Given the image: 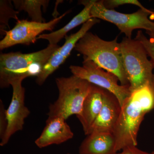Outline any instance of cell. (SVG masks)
<instances>
[{"label": "cell", "instance_id": "obj_1", "mask_svg": "<svg viewBox=\"0 0 154 154\" xmlns=\"http://www.w3.org/2000/svg\"><path fill=\"white\" fill-rule=\"evenodd\" d=\"M154 109L152 83L131 92L121 106L113 129L115 152L137 144L138 133L145 116Z\"/></svg>", "mask_w": 154, "mask_h": 154}, {"label": "cell", "instance_id": "obj_2", "mask_svg": "<svg viewBox=\"0 0 154 154\" xmlns=\"http://www.w3.org/2000/svg\"><path fill=\"white\" fill-rule=\"evenodd\" d=\"M74 49L83 55L84 60L92 61L116 76L122 85H129L117 37L112 41H105L88 31L78 42Z\"/></svg>", "mask_w": 154, "mask_h": 154}, {"label": "cell", "instance_id": "obj_3", "mask_svg": "<svg viewBox=\"0 0 154 154\" xmlns=\"http://www.w3.org/2000/svg\"><path fill=\"white\" fill-rule=\"evenodd\" d=\"M60 47L58 45H48L46 48L36 52L1 54L0 55V87L7 88L12 80L25 79L38 75L52 54Z\"/></svg>", "mask_w": 154, "mask_h": 154}, {"label": "cell", "instance_id": "obj_4", "mask_svg": "<svg viewBox=\"0 0 154 154\" xmlns=\"http://www.w3.org/2000/svg\"><path fill=\"white\" fill-rule=\"evenodd\" d=\"M55 82L58 97L50 105L48 118L60 117L66 120L74 114L79 115L91 89V83L73 75L57 78Z\"/></svg>", "mask_w": 154, "mask_h": 154}, {"label": "cell", "instance_id": "obj_5", "mask_svg": "<svg viewBox=\"0 0 154 154\" xmlns=\"http://www.w3.org/2000/svg\"><path fill=\"white\" fill-rule=\"evenodd\" d=\"M120 45L131 93L151 84L154 67L142 44L136 39L125 37Z\"/></svg>", "mask_w": 154, "mask_h": 154}, {"label": "cell", "instance_id": "obj_6", "mask_svg": "<svg viewBox=\"0 0 154 154\" xmlns=\"http://www.w3.org/2000/svg\"><path fill=\"white\" fill-rule=\"evenodd\" d=\"M150 15L154 17V12L147 9H140L132 14H122L106 8L103 1H96L91 12V18L113 23L128 38H131L132 32L135 29H144L146 32L154 33V22L149 19Z\"/></svg>", "mask_w": 154, "mask_h": 154}, {"label": "cell", "instance_id": "obj_7", "mask_svg": "<svg viewBox=\"0 0 154 154\" xmlns=\"http://www.w3.org/2000/svg\"><path fill=\"white\" fill-rule=\"evenodd\" d=\"M69 69L73 75L113 94L121 106L131 93L129 85H119L116 76L101 68L92 61L84 60L82 66L72 65Z\"/></svg>", "mask_w": 154, "mask_h": 154}, {"label": "cell", "instance_id": "obj_8", "mask_svg": "<svg viewBox=\"0 0 154 154\" xmlns=\"http://www.w3.org/2000/svg\"><path fill=\"white\" fill-rule=\"evenodd\" d=\"M68 12L45 23L18 20L13 29L5 32V37L0 42V49L3 50L18 44L28 45L35 43L40 33L45 30L52 31Z\"/></svg>", "mask_w": 154, "mask_h": 154}, {"label": "cell", "instance_id": "obj_9", "mask_svg": "<svg viewBox=\"0 0 154 154\" xmlns=\"http://www.w3.org/2000/svg\"><path fill=\"white\" fill-rule=\"evenodd\" d=\"M24 80L16 79L10 83L13 88V95L11 103L6 109L8 126L0 143V146H2L8 143L14 134L23 129L25 119L30 115V110L25 104V91L22 86Z\"/></svg>", "mask_w": 154, "mask_h": 154}, {"label": "cell", "instance_id": "obj_10", "mask_svg": "<svg viewBox=\"0 0 154 154\" xmlns=\"http://www.w3.org/2000/svg\"><path fill=\"white\" fill-rule=\"evenodd\" d=\"M99 22L100 20L99 19L91 18L83 24L80 30L75 33L66 36L64 44L59 48L52 54L41 72L36 77V83L39 85H43L48 76L64 63L80 39L94 25Z\"/></svg>", "mask_w": 154, "mask_h": 154}, {"label": "cell", "instance_id": "obj_11", "mask_svg": "<svg viewBox=\"0 0 154 154\" xmlns=\"http://www.w3.org/2000/svg\"><path fill=\"white\" fill-rule=\"evenodd\" d=\"M121 109V105L116 97L105 90L102 109L92 127L90 134L94 132L113 133Z\"/></svg>", "mask_w": 154, "mask_h": 154}, {"label": "cell", "instance_id": "obj_12", "mask_svg": "<svg viewBox=\"0 0 154 154\" xmlns=\"http://www.w3.org/2000/svg\"><path fill=\"white\" fill-rule=\"evenodd\" d=\"M74 134L65 119L60 117L48 118L46 125L35 143L39 148L60 144L72 138Z\"/></svg>", "mask_w": 154, "mask_h": 154}, {"label": "cell", "instance_id": "obj_13", "mask_svg": "<svg viewBox=\"0 0 154 154\" xmlns=\"http://www.w3.org/2000/svg\"><path fill=\"white\" fill-rule=\"evenodd\" d=\"M105 91V89L91 84L81 112L76 116L86 135L90 134L92 127L102 109Z\"/></svg>", "mask_w": 154, "mask_h": 154}, {"label": "cell", "instance_id": "obj_14", "mask_svg": "<svg viewBox=\"0 0 154 154\" xmlns=\"http://www.w3.org/2000/svg\"><path fill=\"white\" fill-rule=\"evenodd\" d=\"M116 153L115 138L112 133H91L83 140L79 149V154Z\"/></svg>", "mask_w": 154, "mask_h": 154}, {"label": "cell", "instance_id": "obj_15", "mask_svg": "<svg viewBox=\"0 0 154 154\" xmlns=\"http://www.w3.org/2000/svg\"><path fill=\"white\" fill-rule=\"evenodd\" d=\"M96 1V0H90L81 2V3L85 6V8L82 11L75 16L66 25L59 30L51 33L40 34L37 37V39L47 40L49 42L50 45H57V43L64 37L66 36L67 33H68L69 31L81 24H84L89 19H91V10Z\"/></svg>", "mask_w": 154, "mask_h": 154}, {"label": "cell", "instance_id": "obj_16", "mask_svg": "<svg viewBox=\"0 0 154 154\" xmlns=\"http://www.w3.org/2000/svg\"><path fill=\"white\" fill-rule=\"evenodd\" d=\"M14 6L18 11L27 12L33 22L45 23V19L42 17L41 7L46 9L49 1L46 0H14Z\"/></svg>", "mask_w": 154, "mask_h": 154}, {"label": "cell", "instance_id": "obj_17", "mask_svg": "<svg viewBox=\"0 0 154 154\" xmlns=\"http://www.w3.org/2000/svg\"><path fill=\"white\" fill-rule=\"evenodd\" d=\"M0 12H1V33L5 34V28L9 27V20L11 18H14L18 21L19 20L17 17L19 14L18 11H14L11 1H0Z\"/></svg>", "mask_w": 154, "mask_h": 154}, {"label": "cell", "instance_id": "obj_18", "mask_svg": "<svg viewBox=\"0 0 154 154\" xmlns=\"http://www.w3.org/2000/svg\"><path fill=\"white\" fill-rule=\"evenodd\" d=\"M146 33L149 36V38L147 37L141 30H139L135 39L139 41L143 45L154 67V33Z\"/></svg>", "mask_w": 154, "mask_h": 154}, {"label": "cell", "instance_id": "obj_19", "mask_svg": "<svg viewBox=\"0 0 154 154\" xmlns=\"http://www.w3.org/2000/svg\"><path fill=\"white\" fill-rule=\"evenodd\" d=\"M103 4L106 8L110 10H114L116 7L125 5H134L143 10L146 9L137 0H106L103 1Z\"/></svg>", "mask_w": 154, "mask_h": 154}, {"label": "cell", "instance_id": "obj_20", "mask_svg": "<svg viewBox=\"0 0 154 154\" xmlns=\"http://www.w3.org/2000/svg\"><path fill=\"white\" fill-rule=\"evenodd\" d=\"M8 120L6 116V109L5 108L2 101H0V138L2 140L7 130Z\"/></svg>", "mask_w": 154, "mask_h": 154}, {"label": "cell", "instance_id": "obj_21", "mask_svg": "<svg viewBox=\"0 0 154 154\" xmlns=\"http://www.w3.org/2000/svg\"><path fill=\"white\" fill-rule=\"evenodd\" d=\"M120 153L115 154H152L141 150L137 147V146H131L122 149Z\"/></svg>", "mask_w": 154, "mask_h": 154}, {"label": "cell", "instance_id": "obj_22", "mask_svg": "<svg viewBox=\"0 0 154 154\" xmlns=\"http://www.w3.org/2000/svg\"><path fill=\"white\" fill-rule=\"evenodd\" d=\"M152 89L153 92V94L154 96V70L153 77L152 81Z\"/></svg>", "mask_w": 154, "mask_h": 154}, {"label": "cell", "instance_id": "obj_23", "mask_svg": "<svg viewBox=\"0 0 154 154\" xmlns=\"http://www.w3.org/2000/svg\"><path fill=\"white\" fill-rule=\"evenodd\" d=\"M152 154H154V151H153L152 152Z\"/></svg>", "mask_w": 154, "mask_h": 154}]
</instances>
